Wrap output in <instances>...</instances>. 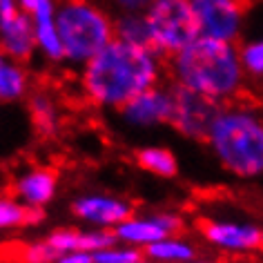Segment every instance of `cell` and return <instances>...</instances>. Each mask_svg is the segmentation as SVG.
<instances>
[{
	"instance_id": "1",
	"label": "cell",
	"mask_w": 263,
	"mask_h": 263,
	"mask_svg": "<svg viewBox=\"0 0 263 263\" xmlns=\"http://www.w3.org/2000/svg\"><path fill=\"white\" fill-rule=\"evenodd\" d=\"M165 71V61L156 51L114 38L83 65L78 87L89 105L118 111L141 91L159 85Z\"/></svg>"
},
{
	"instance_id": "2",
	"label": "cell",
	"mask_w": 263,
	"mask_h": 263,
	"mask_svg": "<svg viewBox=\"0 0 263 263\" xmlns=\"http://www.w3.org/2000/svg\"><path fill=\"white\" fill-rule=\"evenodd\" d=\"M170 81L192 91L228 103L246 94V69L236 43L199 36L165 61Z\"/></svg>"
},
{
	"instance_id": "3",
	"label": "cell",
	"mask_w": 263,
	"mask_h": 263,
	"mask_svg": "<svg viewBox=\"0 0 263 263\" xmlns=\"http://www.w3.org/2000/svg\"><path fill=\"white\" fill-rule=\"evenodd\" d=\"M205 143L228 174L246 181L263 176V103L248 94L221 103Z\"/></svg>"
},
{
	"instance_id": "4",
	"label": "cell",
	"mask_w": 263,
	"mask_h": 263,
	"mask_svg": "<svg viewBox=\"0 0 263 263\" xmlns=\"http://www.w3.org/2000/svg\"><path fill=\"white\" fill-rule=\"evenodd\" d=\"M56 29L63 58L85 65L105 45L114 41V21L87 0H56Z\"/></svg>"
},
{
	"instance_id": "5",
	"label": "cell",
	"mask_w": 263,
	"mask_h": 263,
	"mask_svg": "<svg viewBox=\"0 0 263 263\" xmlns=\"http://www.w3.org/2000/svg\"><path fill=\"white\" fill-rule=\"evenodd\" d=\"M149 31V47L163 61L179 54L192 41L201 36L199 21L190 0H154L145 11Z\"/></svg>"
},
{
	"instance_id": "6",
	"label": "cell",
	"mask_w": 263,
	"mask_h": 263,
	"mask_svg": "<svg viewBox=\"0 0 263 263\" xmlns=\"http://www.w3.org/2000/svg\"><path fill=\"white\" fill-rule=\"evenodd\" d=\"M170 85H172V94H174V111L170 127H174L185 139L205 143L210 125H212L221 103L199 94V91L181 87V85L172 81H170Z\"/></svg>"
},
{
	"instance_id": "7",
	"label": "cell",
	"mask_w": 263,
	"mask_h": 263,
	"mask_svg": "<svg viewBox=\"0 0 263 263\" xmlns=\"http://www.w3.org/2000/svg\"><path fill=\"white\" fill-rule=\"evenodd\" d=\"M174 111V94L172 85H154L139 96H134L118 109V116L125 125L136 129H154L172 123Z\"/></svg>"
},
{
	"instance_id": "8",
	"label": "cell",
	"mask_w": 263,
	"mask_h": 263,
	"mask_svg": "<svg viewBox=\"0 0 263 263\" xmlns=\"http://www.w3.org/2000/svg\"><path fill=\"white\" fill-rule=\"evenodd\" d=\"M201 36L236 43L250 0H190Z\"/></svg>"
},
{
	"instance_id": "9",
	"label": "cell",
	"mask_w": 263,
	"mask_h": 263,
	"mask_svg": "<svg viewBox=\"0 0 263 263\" xmlns=\"http://www.w3.org/2000/svg\"><path fill=\"white\" fill-rule=\"evenodd\" d=\"M185 223L176 212H152V214H132L111 230L118 243L145 250L154 241L165 239L170 234H181Z\"/></svg>"
},
{
	"instance_id": "10",
	"label": "cell",
	"mask_w": 263,
	"mask_h": 263,
	"mask_svg": "<svg viewBox=\"0 0 263 263\" xmlns=\"http://www.w3.org/2000/svg\"><path fill=\"white\" fill-rule=\"evenodd\" d=\"M201 234L210 246L232 256L261 250V228L243 221H203Z\"/></svg>"
},
{
	"instance_id": "11",
	"label": "cell",
	"mask_w": 263,
	"mask_h": 263,
	"mask_svg": "<svg viewBox=\"0 0 263 263\" xmlns=\"http://www.w3.org/2000/svg\"><path fill=\"white\" fill-rule=\"evenodd\" d=\"M71 214L91 228L114 230L121 221L134 214V208L125 199H116V196L83 194L71 201Z\"/></svg>"
},
{
	"instance_id": "12",
	"label": "cell",
	"mask_w": 263,
	"mask_h": 263,
	"mask_svg": "<svg viewBox=\"0 0 263 263\" xmlns=\"http://www.w3.org/2000/svg\"><path fill=\"white\" fill-rule=\"evenodd\" d=\"M58 192V176L49 167H31L27 172L18 174L11 194L21 199L29 208H45L47 203L54 201Z\"/></svg>"
},
{
	"instance_id": "13",
	"label": "cell",
	"mask_w": 263,
	"mask_h": 263,
	"mask_svg": "<svg viewBox=\"0 0 263 263\" xmlns=\"http://www.w3.org/2000/svg\"><path fill=\"white\" fill-rule=\"evenodd\" d=\"M45 239L58 252H69V250H87V252H98L103 248L114 246L116 236L111 230L94 228V230H74V228H58Z\"/></svg>"
},
{
	"instance_id": "14",
	"label": "cell",
	"mask_w": 263,
	"mask_h": 263,
	"mask_svg": "<svg viewBox=\"0 0 263 263\" xmlns=\"http://www.w3.org/2000/svg\"><path fill=\"white\" fill-rule=\"evenodd\" d=\"M27 107H29V118L34 125L36 134L43 139H51L58 134L63 125L61 118V107L49 89H31L27 96Z\"/></svg>"
},
{
	"instance_id": "15",
	"label": "cell",
	"mask_w": 263,
	"mask_h": 263,
	"mask_svg": "<svg viewBox=\"0 0 263 263\" xmlns=\"http://www.w3.org/2000/svg\"><path fill=\"white\" fill-rule=\"evenodd\" d=\"M31 91V81L23 61L3 56L0 58V103H14L27 98Z\"/></svg>"
},
{
	"instance_id": "16",
	"label": "cell",
	"mask_w": 263,
	"mask_h": 263,
	"mask_svg": "<svg viewBox=\"0 0 263 263\" xmlns=\"http://www.w3.org/2000/svg\"><path fill=\"white\" fill-rule=\"evenodd\" d=\"M149 263H190L196 259V248L181 234H170L143 250Z\"/></svg>"
},
{
	"instance_id": "17",
	"label": "cell",
	"mask_w": 263,
	"mask_h": 263,
	"mask_svg": "<svg viewBox=\"0 0 263 263\" xmlns=\"http://www.w3.org/2000/svg\"><path fill=\"white\" fill-rule=\"evenodd\" d=\"M45 212L41 208H29L14 194H0V230L29 228L43 221Z\"/></svg>"
},
{
	"instance_id": "18",
	"label": "cell",
	"mask_w": 263,
	"mask_h": 263,
	"mask_svg": "<svg viewBox=\"0 0 263 263\" xmlns=\"http://www.w3.org/2000/svg\"><path fill=\"white\" fill-rule=\"evenodd\" d=\"M134 159L141 170H145V172L154 176H161V179H174L179 174V161L167 147H159V145L141 147L134 154Z\"/></svg>"
},
{
	"instance_id": "19",
	"label": "cell",
	"mask_w": 263,
	"mask_h": 263,
	"mask_svg": "<svg viewBox=\"0 0 263 263\" xmlns=\"http://www.w3.org/2000/svg\"><path fill=\"white\" fill-rule=\"evenodd\" d=\"M114 38L149 47V31H147L145 14H123V18L114 21Z\"/></svg>"
},
{
	"instance_id": "20",
	"label": "cell",
	"mask_w": 263,
	"mask_h": 263,
	"mask_svg": "<svg viewBox=\"0 0 263 263\" xmlns=\"http://www.w3.org/2000/svg\"><path fill=\"white\" fill-rule=\"evenodd\" d=\"M94 263H149V261L145 259L143 250L114 243V246L94 252Z\"/></svg>"
},
{
	"instance_id": "21",
	"label": "cell",
	"mask_w": 263,
	"mask_h": 263,
	"mask_svg": "<svg viewBox=\"0 0 263 263\" xmlns=\"http://www.w3.org/2000/svg\"><path fill=\"white\" fill-rule=\"evenodd\" d=\"M58 256H61V252L51 248L47 239L27 243V246L21 248V261L23 263H56Z\"/></svg>"
},
{
	"instance_id": "22",
	"label": "cell",
	"mask_w": 263,
	"mask_h": 263,
	"mask_svg": "<svg viewBox=\"0 0 263 263\" xmlns=\"http://www.w3.org/2000/svg\"><path fill=\"white\" fill-rule=\"evenodd\" d=\"M239 54H241L246 76L263 78V41L243 45V47H239Z\"/></svg>"
},
{
	"instance_id": "23",
	"label": "cell",
	"mask_w": 263,
	"mask_h": 263,
	"mask_svg": "<svg viewBox=\"0 0 263 263\" xmlns=\"http://www.w3.org/2000/svg\"><path fill=\"white\" fill-rule=\"evenodd\" d=\"M154 0H114V5L123 14H145Z\"/></svg>"
},
{
	"instance_id": "24",
	"label": "cell",
	"mask_w": 263,
	"mask_h": 263,
	"mask_svg": "<svg viewBox=\"0 0 263 263\" xmlns=\"http://www.w3.org/2000/svg\"><path fill=\"white\" fill-rule=\"evenodd\" d=\"M56 263H94V252H87V250H69V252H61Z\"/></svg>"
},
{
	"instance_id": "25",
	"label": "cell",
	"mask_w": 263,
	"mask_h": 263,
	"mask_svg": "<svg viewBox=\"0 0 263 263\" xmlns=\"http://www.w3.org/2000/svg\"><path fill=\"white\" fill-rule=\"evenodd\" d=\"M38 3L41 0H21V5H23V11L27 14L29 18L34 16V11H36V7H38Z\"/></svg>"
},
{
	"instance_id": "26",
	"label": "cell",
	"mask_w": 263,
	"mask_h": 263,
	"mask_svg": "<svg viewBox=\"0 0 263 263\" xmlns=\"http://www.w3.org/2000/svg\"><path fill=\"white\" fill-rule=\"evenodd\" d=\"M228 263H250V261H246V256H234V259L228 261Z\"/></svg>"
},
{
	"instance_id": "27",
	"label": "cell",
	"mask_w": 263,
	"mask_h": 263,
	"mask_svg": "<svg viewBox=\"0 0 263 263\" xmlns=\"http://www.w3.org/2000/svg\"><path fill=\"white\" fill-rule=\"evenodd\" d=\"M190 263H219V261H212V259H192Z\"/></svg>"
},
{
	"instance_id": "28",
	"label": "cell",
	"mask_w": 263,
	"mask_h": 263,
	"mask_svg": "<svg viewBox=\"0 0 263 263\" xmlns=\"http://www.w3.org/2000/svg\"><path fill=\"white\" fill-rule=\"evenodd\" d=\"M261 250H263V228H261Z\"/></svg>"
},
{
	"instance_id": "29",
	"label": "cell",
	"mask_w": 263,
	"mask_h": 263,
	"mask_svg": "<svg viewBox=\"0 0 263 263\" xmlns=\"http://www.w3.org/2000/svg\"><path fill=\"white\" fill-rule=\"evenodd\" d=\"M3 56H7V54H5V51H3V47H0V58H3Z\"/></svg>"
}]
</instances>
